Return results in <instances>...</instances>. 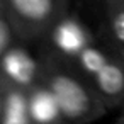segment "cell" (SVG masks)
Returning <instances> with one entry per match:
<instances>
[{"instance_id": "1", "label": "cell", "mask_w": 124, "mask_h": 124, "mask_svg": "<svg viewBox=\"0 0 124 124\" xmlns=\"http://www.w3.org/2000/svg\"><path fill=\"white\" fill-rule=\"evenodd\" d=\"M39 61L41 83L54 95L65 122L92 124L109 112V107L75 60L46 43L41 49Z\"/></svg>"}, {"instance_id": "2", "label": "cell", "mask_w": 124, "mask_h": 124, "mask_svg": "<svg viewBox=\"0 0 124 124\" xmlns=\"http://www.w3.org/2000/svg\"><path fill=\"white\" fill-rule=\"evenodd\" d=\"M73 60L88 77L109 110L124 105V54L93 41Z\"/></svg>"}, {"instance_id": "3", "label": "cell", "mask_w": 124, "mask_h": 124, "mask_svg": "<svg viewBox=\"0 0 124 124\" xmlns=\"http://www.w3.org/2000/svg\"><path fill=\"white\" fill-rule=\"evenodd\" d=\"M22 43L44 41L51 29L70 14L73 0H0Z\"/></svg>"}, {"instance_id": "4", "label": "cell", "mask_w": 124, "mask_h": 124, "mask_svg": "<svg viewBox=\"0 0 124 124\" xmlns=\"http://www.w3.org/2000/svg\"><path fill=\"white\" fill-rule=\"evenodd\" d=\"M24 44H14L0 60V83L31 90L41 83V61Z\"/></svg>"}, {"instance_id": "5", "label": "cell", "mask_w": 124, "mask_h": 124, "mask_svg": "<svg viewBox=\"0 0 124 124\" xmlns=\"http://www.w3.org/2000/svg\"><path fill=\"white\" fill-rule=\"evenodd\" d=\"M44 41L56 51L73 60L87 44L93 43L95 39L78 19L68 14L51 29V32L48 34Z\"/></svg>"}, {"instance_id": "6", "label": "cell", "mask_w": 124, "mask_h": 124, "mask_svg": "<svg viewBox=\"0 0 124 124\" xmlns=\"http://www.w3.org/2000/svg\"><path fill=\"white\" fill-rule=\"evenodd\" d=\"M2 110L0 124H34L29 110V90L0 83Z\"/></svg>"}, {"instance_id": "7", "label": "cell", "mask_w": 124, "mask_h": 124, "mask_svg": "<svg viewBox=\"0 0 124 124\" xmlns=\"http://www.w3.org/2000/svg\"><path fill=\"white\" fill-rule=\"evenodd\" d=\"M29 110L34 124H58L63 122L60 105L48 87L43 83L29 90Z\"/></svg>"}, {"instance_id": "8", "label": "cell", "mask_w": 124, "mask_h": 124, "mask_svg": "<svg viewBox=\"0 0 124 124\" xmlns=\"http://www.w3.org/2000/svg\"><path fill=\"white\" fill-rule=\"evenodd\" d=\"M102 34L104 44L124 54V0H116V2L107 4Z\"/></svg>"}, {"instance_id": "9", "label": "cell", "mask_w": 124, "mask_h": 124, "mask_svg": "<svg viewBox=\"0 0 124 124\" xmlns=\"http://www.w3.org/2000/svg\"><path fill=\"white\" fill-rule=\"evenodd\" d=\"M17 43H21V38H19L16 26H14L10 16L7 14L4 4L0 2V60Z\"/></svg>"}, {"instance_id": "10", "label": "cell", "mask_w": 124, "mask_h": 124, "mask_svg": "<svg viewBox=\"0 0 124 124\" xmlns=\"http://www.w3.org/2000/svg\"><path fill=\"white\" fill-rule=\"evenodd\" d=\"M116 124H124V107L121 109V116H119V119L116 121Z\"/></svg>"}, {"instance_id": "11", "label": "cell", "mask_w": 124, "mask_h": 124, "mask_svg": "<svg viewBox=\"0 0 124 124\" xmlns=\"http://www.w3.org/2000/svg\"><path fill=\"white\" fill-rule=\"evenodd\" d=\"M0 110H2V92H0Z\"/></svg>"}, {"instance_id": "12", "label": "cell", "mask_w": 124, "mask_h": 124, "mask_svg": "<svg viewBox=\"0 0 124 124\" xmlns=\"http://www.w3.org/2000/svg\"><path fill=\"white\" fill-rule=\"evenodd\" d=\"M58 124H70V122H65V121H63V122H58Z\"/></svg>"}, {"instance_id": "13", "label": "cell", "mask_w": 124, "mask_h": 124, "mask_svg": "<svg viewBox=\"0 0 124 124\" xmlns=\"http://www.w3.org/2000/svg\"><path fill=\"white\" fill-rule=\"evenodd\" d=\"M109 2H116V0H107V4H109Z\"/></svg>"}, {"instance_id": "14", "label": "cell", "mask_w": 124, "mask_h": 124, "mask_svg": "<svg viewBox=\"0 0 124 124\" xmlns=\"http://www.w3.org/2000/svg\"><path fill=\"white\" fill-rule=\"evenodd\" d=\"M122 107H124V105H122ZM122 107H121V109H122Z\"/></svg>"}]
</instances>
